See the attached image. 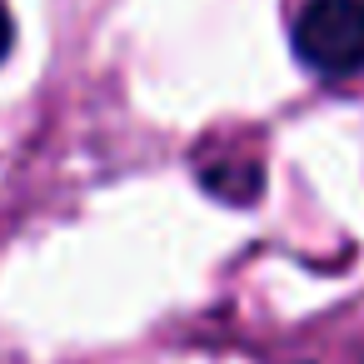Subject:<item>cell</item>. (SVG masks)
I'll list each match as a JSON object with an SVG mask.
<instances>
[{
  "label": "cell",
  "mask_w": 364,
  "mask_h": 364,
  "mask_svg": "<svg viewBox=\"0 0 364 364\" xmlns=\"http://www.w3.org/2000/svg\"><path fill=\"white\" fill-rule=\"evenodd\" d=\"M289 55L324 85L364 75V0H304L289 26Z\"/></svg>",
  "instance_id": "obj_1"
},
{
  "label": "cell",
  "mask_w": 364,
  "mask_h": 364,
  "mask_svg": "<svg viewBox=\"0 0 364 364\" xmlns=\"http://www.w3.org/2000/svg\"><path fill=\"white\" fill-rule=\"evenodd\" d=\"M195 180H200V190L210 195V200H220V205H240V210H250V205H259V195H264V165L259 160H225V165H215V160H200L195 155Z\"/></svg>",
  "instance_id": "obj_2"
},
{
  "label": "cell",
  "mask_w": 364,
  "mask_h": 364,
  "mask_svg": "<svg viewBox=\"0 0 364 364\" xmlns=\"http://www.w3.org/2000/svg\"><path fill=\"white\" fill-rule=\"evenodd\" d=\"M11 50H16V16H11L6 0H0V65L11 60Z\"/></svg>",
  "instance_id": "obj_3"
}]
</instances>
